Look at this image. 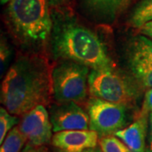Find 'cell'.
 <instances>
[{
  "mask_svg": "<svg viewBox=\"0 0 152 152\" xmlns=\"http://www.w3.org/2000/svg\"><path fill=\"white\" fill-rule=\"evenodd\" d=\"M145 152H152V112L150 113V114H149L148 138H147Z\"/></svg>",
  "mask_w": 152,
  "mask_h": 152,
  "instance_id": "cell-20",
  "label": "cell"
},
{
  "mask_svg": "<svg viewBox=\"0 0 152 152\" xmlns=\"http://www.w3.org/2000/svg\"><path fill=\"white\" fill-rule=\"evenodd\" d=\"M53 95L47 59L37 54L18 58L4 76L1 103L11 114L23 116L39 105H48Z\"/></svg>",
  "mask_w": 152,
  "mask_h": 152,
  "instance_id": "cell-1",
  "label": "cell"
},
{
  "mask_svg": "<svg viewBox=\"0 0 152 152\" xmlns=\"http://www.w3.org/2000/svg\"><path fill=\"white\" fill-rule=\"evenodd\" d=\"M141 112L148 114L152 112V88L149 89L145 94V102L143 104Z\"/></svg>",
  "mask_w": 152,
  "mask_h": 152,
  "instance_id": "cell-19",
  "label": "cell"
},
{
  "mask_svg": "<svg viewBox=\"0 0 152 152\" xmlns=\"http://www.w3.org/2000/svg\"><path fill=\"white\" fill-rule=\"evenodd\" d=\"M152 20V0H140L131 12L129 24L132 27L140 29Z\"/></svg>",
  "mask_w": 152,
  "mask_h": 152,
  "instance_id": "cell-13",
  "label": "cell"
},
{
  "mask_svg": "<svg viewBox=\"0 0 152 152\" xmlns=\"http://www.w3.org/2000/svg\"><path fill=\"white\" fill-rule=\"evenodd\" d=\"M90 68L72 61H64L52 71L53 96L58 102H83L87 96Z\"/></svg>",
  "mask_w": 152,
  "mask_h": 152,
  "instance_id": "cell-4",
  "label": "cell"
},
{
  "mask_svg": "<svg viewBox=\"0 0 152 152\" xmlns=\"http://www.w3.org/2000/svg\"><path fill=\"white\" fill-rule=\"evenodd\" d=\"M83 152H102L101 147H94V148H91V149H88V150H86L85 151Z\"/></svg>",
  "mask_w": 152,
  "mask_h": 152,
  "instance_id": "cell-24",
  "label": "cell"
},
{
  "mask_svg": "<svg viewBox=\"0 0 152 152\" xmlns=\"http://www.w3.org/2000/svg\"><path fill=\"white\" fill-rule=\"evenodd\" d=\"M42 148H41V146H37L27 142L26 146L23 148L20 152H42Z\"/></svg>",
  "mask_w": 152,
  "mask_h": 152,
  "instance_id": "cell-22",
  "label": "cell"
},
{
  "mask_svg": "<svg viewBox=\"0 0 152 152\" xmlns=\"http://www.w3.org/2000/svg\"><path fill=\"white\" fill-rule=\"evenodd\" d=\"M42 152H47V151H45L44 149H42Z\"/></svg>",
  "mask_w": 152,
  "mask_h": 152,
  "instance_id": "cell-26",
  "label": "cell"
},
{
  "mask_svg": "<svg viewBox=\"0 0 152 152\" xmlns=\"http://www.w3.org/2000/svg\"><path fill=\"white\" fill-rule=\"evenodd\" d=\"M88 88L93 97L126 106L134 102L138 96L135 86L113 69H91Z\"/></svg>",
  "mask_w": 152,
  "mask_h": 152,
  "instance_id": "cell-5",
  "label": "cell"
},
{
  "mask_svg": "<svg viewBox=\"0 0 152 152\" xmlns=\"http://www.w3.org/2000/svg\"><path fill=\"white\" fill-rule=\"evenodd\" d=\"M149 114L140 112L131 124L115 133L114 136L118 138L134 152H145Z\"/></svg>",
  "mask_w": 152,
  "mask_h": 152,
  "instance_id": "cell-10",
  "label": "cell"
},
{
  "mask_svg": "<svg viewBox=\"0 0 152 152\" xmlns=\"http://www.w3.org/2000/svg\"><path fill=\"white\" fill-rule=\"evenodd\" d=\"M128 59L129 63H152V39L144 35L132 38L128 46Z\"/></svg>",
  "mask_w": 152,
  "mask_h": 152,
  "instance_id": "cell-12",
  "label": "cell"
},
{
  "mask_svg": "<svg viewBox=\"0 0 152 152\" xmlns=\"http://www.w3.org/2000/svg\"><path fill=\"white\" fill-rule=\"evenodd\" d=\"M1 1V4H6L7 3H10L11 0H0Z\"/></svg>",
  "mask_w": 152,
  "mask_h": 152,
  "instance_id": "cell-25",
  "label": "cell"
},
{
  "mask_svg": "<svg viewBox=\"0 0 152 152\" xmlns=\"http://www.w3.org/2000/svg\"><path fill=\"white\" fill-rule=\"evenodd\" d=\"M138 30H139V32L141 35H144L147 37L152 39V20L145 24L143 26H141Z\"/></svg>",
  "mask_w": 152,
  "mask_h": 152,
  "instance_id": "cell-21",
  "label": "cell"
},
{
  "mask_svg": "<svg viewBox=\"0 0 152 152\" xmlns=\"http://www.w3.org/2000/svg\"><path fill=\"white\" fill-rule=\"evenodd\" d=\"M27 143V139L22 134L19 127L11 129L1 144L0 152H20Z\"/></svg>",
  "mask_w": 152,
  "mask_h": 152,
  "instance_id": "cell-14",
  "label": "cell"
},
{
  "mask_svg": "<svg viewBox=\"0 0 152 152\" xmlns=\"http://www.w3.org/2000/svg\"><path fill=\"white\" fill-rule=\"evenodd\" d=\"M131 71L136 80L144 88H152V63L131 62L129 63Z\"/></svg>",
  "mask_w": 152,
  "mask_h": 152,
  "instance_id": "cell-15",
  "label": "cell"
},
{
  "mask_svg": "<svg viewBox=\"0 0 152 152\" xmlns=\"http://www.w3.org/2000/svg\"><path fill=\"white\" fill-rule=\"evenodd\" d=\"M50 37L52 53L56 58L72 61L91 69H113V64L97 35L75 17L55 12Z\"/></svg>",
  "mask_w": 152,
  "mask_h": 152,
  "instance_id": "cell-2",
  "label": "cell"
},
{
  "mask_svg": "<svg viewBox=\"0 0 152 152\" xmlns=\"http://www.w3.org/2000/svg\"><path fill=\"white\" fill-rule=\"evenodd\" d=\"M50 120L54 133L90 129L88 113L74 102H58L54 105L50 111Z\"/></svg>",
  "mask_w": 152,
  "mask_h": 152,
  "instance_id": "cell-8",
  "label": "cell"
},
{
  "mask_svg": "<svg viewBox=\"0 0 152 152\" xmlns=\"http://www.w3.org/2000/svg\"><path fill=\"white\" fill-rule=\"evenodd\" d=\"M127 2L128 0H80V6L94 20L111 23L116 20Z\"/></svg>",
  "mask_w": 152,
  "mask_h": 152,
  "instance_id": "cell-11",
  "label": "cell"
},
{
  "mask_svg": "<svg viewBox=\"0 0 152 152\" xmlns=\"http://www.w3.org/2000/svg\"><path fill=\"white\" fill-rule=\"evenodd\" d=\"M99 145L102 152H134L124 142L114 135L101 138Z\"/></svg>",
  "mask_w": 152,
  "mask_h": 152,
  "instance_id": "cell-17",
  "label": "cell"
},
{
  "mask_svg": "<svg viewBox=\"0 0 152 152\" xmlns=\"http://www.w3.org/2000/svg\"><path fill=\"white\" fill-rule=\"evenodd\" d=\"M18 127L27 142L37 146L48 144L53 138L50 115L43 105H39L23 115Z\"/></svg>",
  "mask_w": 152,
  "mask_h": 152,
  "instance_id": "cell-7",
  "label": "cell"
},
{
  "mask_svg": "<svg viewBox=\"0 0 152 152\" xmlns=\"http://www.w3.org/2000/svg\"><path fill=\"white\" fill-rule=\"evenodd\" d=\"M98 138L91 129L60 131L53 136L52 145L59 152H83L96 146Z\"/></svg>",
  "mask_w": 152,
  "mask_h": 152,
  "instance_id": "cell-9",
  "label": "cell"
},
{
  "mask_svg": "<svg viewBox=\"0 0 152 152\" xmlns=\"http://www.w3.org/2000/svg\"><path fill=\"white\" fill-rule=\"evenodd\" d=\"M87 113L90 118V129L101 138L114 135L129 124V107L124 104L107 102L91 97L87 102Z\"/></svg>",
  "mask_w": 152,
  "mask_h": 152,
  "instance_id": "cell-6",
  "label": "cell"
},
{
  "mask_svg": "<svg viewBox=\"0 0 152 152\" xmlns=\"http://www.w3.org/2000/svg\"><path fill=\"white\" fill-rule=\"evenodd\" d=\"M48 0H11L7 19L17 40L26 47L40 48L50 40L53 17Z\"/></svg>",
  "mask_w": 152,
  "mask_h": 152,
  "instance_id": "cell-3",
  "label": "cell"
},
{
  "mask_svg": "<svg viewBox=\"0 0 152 152\" xmlns=\"http://www.w3.org/2000/svg\"><path fill=\"white\" fill-rule=\"evenodd\" d=\"M49 5L52 7H60L64 5L67 2V0H48Z\"/></svg>",
  "mask_w": 152,
  "mask_h": 152,
  "instance_id": "cell-23",
  "label": "cell"
},
{
  "mask_svg": "<svg viewBox=\"0 0 152 152\" xmlns=\"http://www.w3.org/2000/svg\"><path fill=\"white\" fill-rule=\"evenodd\" d=\"M11 51L10 48L9 47L8 42L5 38L1 37V43H0V66H1V77H3L5 73L7 66L9 64L10 58Z\"/></svg>",
  "mask_w": 152,
  "mask_h": 152,
  "instance_id": "cell-18",
  "label": "cell"
},
{
  "mask_svg": "<svg viewBox=\"0 0 152 152\" xmlns=\"http://www.w3.org/2000/svg\"><path fill=\"white\" fill-rule=\"evenodd\" d=\"M20 122L16 115L11 114L3 107L0 108V144L4 142L9 132Z\"/></svg>",
  "mask_w": 152,
  "mask_h": 152,
  "instance_id": "cell-16",
  "label": "cell"
}]
</instances>
